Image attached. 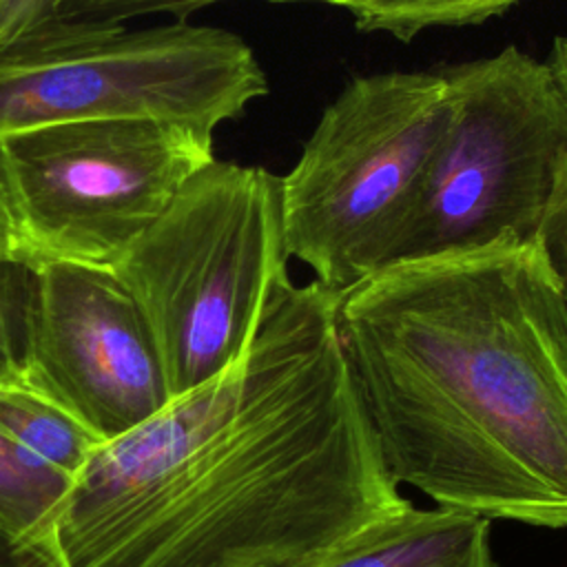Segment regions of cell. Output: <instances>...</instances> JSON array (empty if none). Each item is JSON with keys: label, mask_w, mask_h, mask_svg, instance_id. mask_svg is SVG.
Here are the masks:
<instances>
[{"label": "cell", "mask_w": 567, "mask_h": 567, "mask_svg": "<svg viewBox=\"0 0 567 567\" xmlns=\"http://www.w3.org/2000/svg\"><path fill=\"white\" fill-rule=\"evenodd\" d=\"M337 332L396 485L567 529V301L536 244L381 268L339 295Z\"/></svg>", "instance_id": "2"}, {"label": "cell", "mask_w": 567, "mask_h": 567, "mask_svg": "<svg viewBox=\"0 0 567 567\" xmlns=\"http://www.w3.org/2000/svg\"><path fill=\"white\" fill-rule=\"evenodd\" d=\"M266 93L239 35L188 20L53 29L0 49V137L91 120H162L213 135Z\"/></svg>", "instance_id": "6"}, {"label": "cell", "mask_w": 567, "mask_h": 567, "mask_svg": "<svg viewBox=\"0 0 567 567\" xmlns=\"http://www.w3.org/2000/svg\"><path fill=\"white\" fill-rule=\"evenodd\" d=\"M281 177L210 159L111 268L153 334L171 399L224 372L295 286Z\"/></svg>", "instance_id": "3"}, {"label": "cell", "mask_w": 567, "mask_h": 567, "mask_svg": "<svg viewBox=\"0 0 567 567\" xmlns=\"http://www.w3.org/2000/svg\"><path fill=\"white\" fill-rule=\"evenodd\" d=\"M13 255V235H11V226H9V217H7V208H4V197L0 190V259H9Z\"/></svg>", "instance_id": "19"}, {"label": "cell", "mask_w": 567, "mask_h": 567, "mask_svg": "<svg viewBox=\"0 0 567 567\" xmlns=\"http://www.w3.org/2000/svg\"><path fill=\"white\" fill-rule=\"evenodd\" d=\"M536 246L567 301V162L549 199Z\"/></svg>", "instance_id": "15"}, {"label": "cell", "mask_w": 567, "mask_h": 567, "mask_svg": "<svg viewBox=\"0 0 567 567\" xmlns=\"http://www.w3.org/2000/svg\"><path fill=\"white\" fill-rule=\"evenodd\" d=\"M489 523L476 514L408 503L368 525L315 567H498Z\"/></svg>", "instance_id": "9"}, {"label": "cell", "mask_w": 567, "mask_h": 567, "mask_svg": "<svg viewBox=\"0 0 567 567\" xmlns=\"http://www.w3.org/2000/svg\"><path fill=\"white\" fill-rule=\"evenodd\" d=\"M518 0H350L359 31H383L396 40H412L430 27L478 24L507 11Z\"/></svg>", "instance_id": "12"}, {"label": "cell", "mask_w": 567, "mask_h": 567, "mask_svg": "<svg viewBox=\"0 0 567 567\" xmlns=\"http://www.w3.org/2000/svg\"><path fill=\"white\" fill-rule=\"evenodd\" d=\"M217 2L226 0H60L49 29H111L151 16L186 20Z\"/></svg>", "instance_id": "14"}, {"label": "cell", "mask_w": 567, "mask_h": 567, "mask_svg": "<svg viewBox=\"0 0 567 567\" xmlns=\"http://www.w3.org/2000/svg\"><path fill=\"white\" fill-rule=\"evenodd\" d=\"M339 292L292 286L244 352L102 443L55 518L69 567H315L403 509L337 332Z\"/></svg>", "instance_id": "1"}, {"label": "cell", "mask_w": 567, "mask_h": 567, "mask_svg": "<svg viewBox=\"0 0 567 567\" xmlns=\"http://www.w3.org/2000/svg\"><path fill=\"white\" fill-rule=\"evenodd\" d=\"M268 2H330V4H337V7H343L350 2V0H268Z\"/></svg>", "instance_id": "20"}, {"label": "cell", "mask_w": 567, "mask_h": 567, "mask_svg": "<svg viewBox=\"0 0 567 567\" xmlns=\"http://www.w3.org/2000/svg\"><path fill=\"white\" fill-rule=\"evenodd\" d=\"M71 478L0 432V518L31 536L55 538Z\"/></svg>", "instance_id": "11"}, {"label": "cell", "mask_w": 567, "mask_h": 567, "mask_svg": "<svg viewBox=\"0 0 567 567\" xmlns=\"http://www.w3.org/2000/svg\"><path fill=\"white\" fill-rule=\"evenodd\" d=\"M35 272L20 259H0V381L24 374Z\"/></svg>", "instance_id": "13"}, {"label": "cell", "mask_w": 567, "mask_h": 567, "mask_svg": "<svg viewBox=\"0 0 567 567\" xmlns=\"http://www.w3.org/2000/svg\"><path fill=\"white\" fill-rule=\"evenodd\" d=\"M443 73L452 120L377 270L498 241L536 244L567 162V91L547 62L507 47Z\"/></svg>", "instance_id": "4"}, {"label": "cell", "mask_w": 567, "mask_h": 567, "mask_svg": "<svg viewBox=\"0 0 567 567\" xmlns=\"http://www.w3.org/2000/svg\"><path fill=\"white\" fill-rule=\"evenodd\" d=\"M547 64L551 66V71L556 73V78L560 80V84L567 91V35H560V38L554 40Z\"/></svg>", "instance_id": "18"}, {"label": "cell", "mask_w": 567, "mask_h": 567, "mask_svg": "<svg viewBox=\"0 0 567 567\" xmlns=\"http://www.w3.org/2000/svg\"><path fill=\"white\" fill-rule=\"evenodd\" d=\"M454 113L443 69L354 78L281 177L290 257L343 292L372 272Z\"/></svg>", "instance_id": "5"}, {"label": "cell", "mask_w": 567, "mask_h": 567, "mask_svg": "<svg viewBox=\"0 0 567 567\" xmlns=\"http://www.w3.org/2000/svg\"><path fill=\"white\" fill-rule=\"evenodd\" d=\"M60 0H0V49L44 33Z\"/></svg>", "instance_id": "16"}, {"label": "cell", "mask_w": 567, "mask_h": 567, "mask_svg": "<svg viewBox=\"0 0 567 567\" xmlns=\"http://www.w3.org/2000/svg\"><path fill=\"white\" fill-rule=\"evenodd\" d=\"M0 432L71 481L104 443L24 374L0 381Z\"/></svg>", "instance_id": "10"}, {"label": "cell", "mask_w": 567, "mask_h": 567, "mask_svg": "<svg viewBox=\"0 0 567 567\" xmlns=\"http://www.w3.org/2000/svg\"><path fill=\"white\" fill-rule=\"evenodd\" d=\"M24 377L104 443L159 414L173 399L146 319L111 268L33 266Z\"/></svg>", "instance_id": "8"}, {"label": "cell", "mask_w": 567, "mask_h": 567, "mask_svg": "<svg viewBox=\"0 0 567 567\" xmlns=\"http://www.w3.org/2000/svg\"><path fill=\"white\" fill-rule=\"evenodd\" d=\"M213 135L162 120H91L0 137V190L16 259L113 268L182 184Z\"/></svg>", "instance_id": "7"}, {"label": "cell", "mask_w": 567, "mask_h": 567, "mask_svg": "<svg viewBox=\"0 0 567 567\" xmlns=\"http://www.w3.org/2000/svg\"><path fill=\"white\" fill-rule=\"evenodd\" d=\"M0 567H69L55 538L31 536L0 518Z\"/></svg>", "instance_id": "17"}]
</instances>
